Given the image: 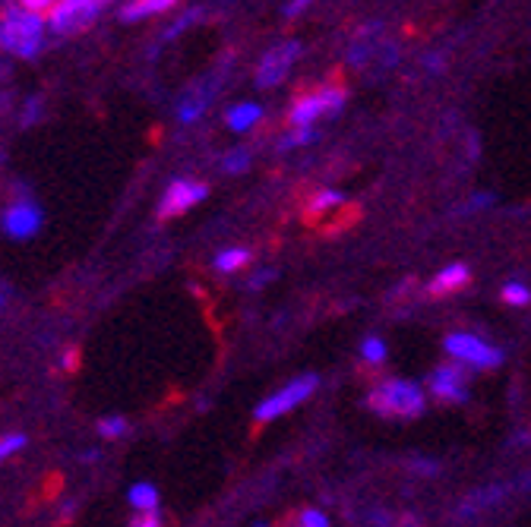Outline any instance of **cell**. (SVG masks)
<instances>
[{
  "mask_svg": "<svg viewBox=\"0 0 531 527\" xmlns=\"http://www.w3.org/2000/svg\"><path fill=\"white\" fill-rule=\"evenodd\" d=\"M260 117H263V108L260 105H253V101H241V105H234L228 111V130L234 133H247L260 124Z\"/></svg>",
  "mask_w": 531,
  "mask_h": 527,
  "instance_id": "obj_14",
  "label": "cell"
},
{
  "mask_svg": "<svg viewBox=\"0 0 531 527\" xmlns=\"http://www.w3.org/2000/svg\"><path fill=\"white\" fill-rule=\"evenodd\" d=\"M503 300L513 303V307H528V303H531V291L525 285H519V281H509V285L503 288Z\"/></svg>",
  "mask_w": 531,
  "mask_h": 527,
  "instance_id": "obj_19",
  "label": "cell"
},
{
  "mask_svg": "<svg viewBox=\"0 0 531 527\" xmlns=\"http://www.w3.org/2000/svg\"><path fill=\"white\" fill-rule=\"evenodd\" d=\"M298 54H301V45H298V42H288V45L272 48V51L260 60V70H257V86H263V89L279 86L282 79L288 76L291 64H294V60H298Z\"/></svg>",
  "mask_w": 531,
  "mask_h": 527,
  "instance_id": "obj_9",
  "label": "cell"
},
{
  "mask_svg": "<svg viewBox=\"0 0 531 527\" xmlns=\"http://www.w3.org/2000/svg\"><path fill=\"white\" fill-rule=\"evenodd\" d=\"M250 262V250H244V247H234V250H222L219 256H215V269L219 272H238V269H244Z\"/></svg>",
  "mask_w": 531,
  "mask_h": 527,
  "instance_id": "obj_16",
  "label": "cell"
},
{
  "mask_svg": "<svg viewBox=\"0 0 531 527\" xmlns=\"http://www.w3.org/2000/svg\"><path fill=\"white\" fill-rule=\"evenodd\" d=\"M367 408L377 411L380 417H421L424 414V395L415 382L408 379H386L370 392Z\"/></svg>",
  "mask_w": 531,
  "mask_h": 527,
  "instance_id": "obj_2",
  "label": "cell"
},
{
  "mask_svg": "<svg viewBox=\"0 0 531 527\" xmlns=\"http://www.w3.org/2000/svg\"><path fill=\"white\" fill-rule=\"evenodd\" d=\"M317 385H320V379L313 373H304L298 379H291L282 392H275L266 401H260V408H257V414H253V417H257V423H269L275 417H282V414L294 411L301 401H307L313 392H317Z\"/></svg>",
  "mask_w": 531,
  "mask_h": 527,
  "instance_id": "obj_5",
  "label": "cell"
},
{
  "mask_svg": "<svg viewBox=\"0 0 531 527\" xmlns=\"http://www.w3.org/2000/svg\"><path fill=\"white\" fill-rule=\"evenodd\" d=\"M130 527H162V518H159V512H136Z\"/></svg>",
  "mask_w": 531,
  "mask_h": 527,
  "instance_id": "obj_27",
  "label": "cell"
},
{
  "mask_svg": "<svg viewBox=\"0 0 531 527\" xmlns=\"http://www.w3.org/2000/svg\"><path fill=\"white\" fill-rule=\"evenodd\" d=\"M19 449H26V436L23 433H7L4 439H0V461L13 458Z\"/></svg>",
  "mask_w": 531,
  "mask_h": 527,
  "instance_id": "obj_22",
  "label": "cell"
},
{
  "mask_svg": "<svg viewBox=\"0 0 531 527\" xmlns=\"http://www.w3.org/2000/svg\"><path fill=\"white\" fill-rule=\"evenodd\" d=\"M19 7H26V10H35V13H42V16H48L61 0H16Z\"/></svg>",
  "mask_w": 531,
  "mask_h": 527,
  "instance_id": "obj_26",
  "label": "cell"
},
{
  "mask_svg": "<svg viewBox=\"0 0 531 527\" xmlns=\"http://www.w3.org/2000/svg\"><path fill=\"white\" fill-rule=\"evenodd\" d=\"M76 367H80V351H76V348H67V354H64V370L73 373Z\"/></svg>",
  "mask_w": 531,
  "mask_h": 527,
  "instance_id": "obj_29",
  "label": "cell"
},
{
  "mask_svg": "<svg viewBox=\"0 0 531 527\" xmlns=\"http://www.w3.org/2000/svg\"><path fill=\"white\" fill-rule=\"evenodd\" d=\"M206 111V98H200V95H193V98H187L181 108H177V117H181V124H193L196 117H200Z\"/></svg>",
  "mask_w": 531,
  "mask_h": 527,
  "instance_id": "obj_18",
  "label": "cell"
},
{
  "mask_svg": "<svg viewBox=\"0 0 531 527\" xmlns=\"http://www.w3.org/2000/svg\"><path fill=\"white\" fill-rule=\"evenodd\" d=\"M206 184H200V180H190V177H181V180H174V184L165 190L162 202H159V218L168 221V218H177V215H184L190 212L196 202H203L206 199Z\"/></svg>",
  "mask_w": 531,
  "mask_h": 527,
  "instance_id": "obj_8",
  "label": "cell"
},
{
  "mask_svg": "<svg viewBox=\"0 0 531 527\" xmlns=\"http://www.w3.org/2000/svg\"><path fill=\"white\" fill-rule=\"evenodd\" d=\"M310 4H313V0H291V4H285V16H288V19L301 16Z\"/></svg>",
  "mask_w": 531,
  "mask_h": 527,
  "instance_id": "obj_28",
  "label": "cell"
},
{
  "mask_svg": "<svg viewBox=\"0 0 531 527\" xmlns=\"http://www.w3.org/2000/svg\"><path fill=\"white\" fill-rule=\"evenodd\" d=\"M468 281H471L468 266L456 262V266L443 269L434 281H430V285H427V297L430 300H440V297H449V294H459L462 288H468Z\"/></svg>",
  "mask_w": 531,
  "mask_h": 527,
  "instance_id": "obj_11",
  "label": "cell"
},
{
  "mask_svg": "<svg viewBox=\"0 0 531 527\" xmlns=\"http://www.w3.org/2000/svg\"><path fill=\"white\" fill-rule=\"evenodd\" d=\"M127 502L133 505L136 512H159V490L152 483H133Z\"/></svg>",
  "mask_w": 531,
  "mask_h": 527,
  "instance_id": "obj_15",
  "label": "cell"
},
{
  "mask_svg": "<svg viewBox=\"0 0 531 527\" xmlns=\"http://www.w3.org/2000/svg\"><path fill=\"white\" fill-rule=\"evenodd\" d=\"M298 524L301 527H329V518L323 512H317V509H304L298 515Z\"/></svg>",
  "mask_w": 531,
  "mask_h": 527,
  "instance_id": "obj_25",
  "label": "cell"
},
{
  "mask_svg": "<svg viewBox=\"0 0 531 527\" xmlns=\"http://www.w3.org/2000/svg\"><path fill=\"white\" fill-rule=\"evenodd\" d=\"M313 139H317V130H313V127H307V130H291V133L282 139V149H298V146L313 143Z\"/></svg>",
  "mask_w": 531,
  "mask_h": 527,
  "instance_id": "obj_23",
  "label": "cell"
},
{
  "mask_svg": "<svg viewBox=\"0 0 531 527\" xmlns=\"http://www.w3.org/2000/svg\"><path fill=\"white\" fill-rule=\"evenodd\" d=\"M98 433H102L105 439H121L127 433V420L124 417H105L98 420Z\"/></svg>",
  "mask_w": 531,
  "mask_h": 527,
  "instance_id": "obj_20",
  "label": "cell"
},
{
  "mask_svg": "<svg viewBox=\"0 0 531 527\" xmlns=\"http://www.w3.org/2000/svg\"><path fill=\"white\" fill-rule=\"evenodd\" d=\"M342 105H345V89L339 83H326L320 89H310L294 98V105L288 111V124L291 130H307L317 124L323 114H336Z\"/></svg>",
  "mask_w": 531,
  "mask_h": 527,
  "instance_id": "obj_3",
  "label": "cell"
},
{
  "mask_svg": "<svg viewBox=\"0 0 531 527\" xmlns=\"http://www.w3.org/2000/svg\"><path fill=\"white\" fill-rule=\"evenodd\" d=\"M222 165H225V171H228V174H244V171L250 168V152H247V149L228 152Z\"/></svg>",
  "mask_w": 531,
  "mask_h": 527,
  "instance_id": "obj_21",
  "label": "cell"
},
{
  "mask_svg": "<svg viewBox=\"0 0 531 527\" xmlns=\"http://www.w3.org/2000/svg\"><path fill=\"white\" fill-rule=\"evenodd\" d=\"M42 221H45V215L32 199H16L7 206L0 228H4V234L10 240H29V237H35L38 231H42Z\"/></svg>",
  "mask_w": 531,
  "mask_h": 527,
  "instance_id": "obj_7",
  "label": "cell"
},
{
  "mask_svg": "<svg viewBox=\"0 0 531 527\" xmlns=\"http://www.w3.org/2000/svg\"><path fill=\"white\" fill-rule=\"evenodd\" d=\"M361 354H364V360H370V363H383V360H386V344H383L380 338H367L364 348H361Z\"/></svg>",
  "mask_w": 531,
  "mask_h": 527,
  "instance_id": "obj_24",
  "label": "cell"
},
{
  "mask_svg": "<svg viewBox=\"0 0 531 527\" xmlns=\"http://www.w3.org/2000/svg\"><path fill=\"white\" fill-rule=\"evenodd\" d=\"M174 4H177V0H130V4L121 10V19H124V23H140V19L168 13Z\"/></svg>",
  "mask_w": 531,
  "mask_h": 527,
  "instance_id": "obj_13",
  "label": "cell"
},
{
  "mask_svg": "<svg viewBox=\"0 0 531 527\" xmlns=\"http://www.w3.org/2000/svg\"><path fill=\"white\" fill-rule=\"evenodd\" d=\"M465 382H468V376L456 367V363H443V367H437L427 376L430 392H434L437 398H443V401H465L468 398Z\"/></svg>",
  "mask_w": 531,
  "mask_h": 527,
  "instance_id": "obj_10",
  "label": "cell"
},
{
  "mask_svg": "<svg viewBox=\"0 0 531 527\" xmlns=\"http://www.w3.org/2000/svg\"><path fill=\"white\" fill-rule=\"evenodd\" d=\"M358 218H361V209H358V206H342V215H339V218L326 221V234H339V231L351 228V221H358Z\"/></svg>",
  "mask_w": 531,
  "mask_h": 527,
  "instance_id": "obj_17",
  "label": "cell"
},
{
  "mask_svg": "<svg viewBox=\"0 0 531 527\" xmlns=\"http://www.w3.org/2000/svg\"><path fill=\"white\" fill-rule=\"evenodd\" d=\"M45 32H48V19L35 10H26L19 4H10L0 13V48L13 57H35L45 45Z\"/></svg>",
  "mask_w": 531,
  "mask_h": 527,
  "instance_id": "obj_1",
  "label": "cell"
},
{
  "mask_svg": "<svg viewBox=\"0 0 531 527\" xmlns=\"http://www.w3.org/2000/svg\"><path fill=\"white\" fill-rule=\"evenodd\" d=\"M345 206V196L336 193V190H320V193H313L307 199V206H304V221L307 225H320V221L326 218V212L332 209H342Z\"/></svg>",
  "mask_w": 531,
  "mask_h": 527,
  "instance_id": "obj_12",
  "label": "cell"
},
{
  "mask_svg": "<svg viewBox=\"0 0 531 527\" xmlns=\"http://www.w3.org/2000/svg\"><path fill=\"white\" fill-rule=\"evenodd\" d=\"M446 351L462 360V363H471V367H478V370H494L503 363V351L494 348V344H487L475 335H465V332H456V335H449L446 338Z\"/></svg>",
  "mask_w": 531,
  "mask_h": 527,
  "instance_id": "obj_6",
  "label": "cell"
},
{
  "mask_svg": "<svg viewBox=\"0 0 531 527\" xmlns=\"http://www.w3.org/2000/svg\"><path fill=\"white\" fill-rule=\"evenodd\" d=\"M114 0H61L45 19H48V29L57 35H76L89 29L98 16H102Z\"/></svg>",
  "mask_w": 531,
  "mask_h": 527,
  "instance_id": "obj_4",
  "label": "cell"
}]
</instances>
